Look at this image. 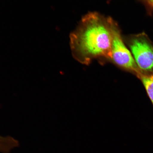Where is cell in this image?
Instances as JSON below:
<instances>
[{
  "label": "cell",
  "mask_w": 153,
  "mask_h": 153,
  "mask_svg": "<svg viewBox=\"0 0 153 153\" xmlns=\"http://www.w3.org/2000/svg\"><path fill=\"white\" fill-rule=\"evenodd\" d=\"M114 22L95 12L83 17L70 36L71 48L76 60L85 64L99 57L111 60Z\"/></svg>",
  "instance_id": "obj_1"
},
{
  "label": "cell",
  "mask_w": 153,
  "mask_h": 153,
  "mask_svg": "<svg viewBox=\"0 0 153 153\" xmlns=\"http://www.w3.org/2000/svg\"><path fill=\"white\" fill-rule=\"evenodd\" d=\"M126 43L142 74L153 75V44L145 33L126 38Z\"/></svg>",
  "instance_id": "obj_2"
},
{
  "label": "cell",
  "mask_w": 153,
  "mask_h": 153,
  "mask_svg": "<svg viewBox=\"0 0 153 153\" xmlns=\"http://www.w3.org/2000/svg\"><path fill=\"white\" fill-rule=\"evenodd\" d=\"M111 60L120 68L138 78L142 74L131 52L125 45L120 29L115 22L113 26Z\"/></svg>",
  "instance_id": "obj_3"
},
{
  "label": "cell",
  "mask_w": 153,
  "mask_h": 153,
  "mask_svg": "<svg viewBox=\"0 0 153 153\" xmlns=\"http://www.w3.org/2000/svg\"><path fill=\"white\" fill-rule=\"evenodd\" d=\"M19 145V141L13 137L0 136V152L9 153L13 149L17 148Z\"/></svg>",
  "instance_id": "obj_4"
},
{
  "label": "cell",
  "mask_w": 153,
  "mask_h": 153,
  "mask_svg": "<svg viewBox=\"0 0 153 153\" xmlns=\"http://www.w3.org/2000/svg\"><path fill=\"white\" fill-rule=\"evenodd\" d=\"M139 79L142 82L147 94L153 105V75L141 74Z\"/></svg>",
  "instance_id": "obj_5"
},
{
  "label": "cell",
  "mask_w": 153,
  "mask_h": 153,
  "mask_svg": "<svg viewBox=\"0 0 153 153\" xmlns=\"http://www.w3.org/2000/svg\"><path fill=\"white\" fill-rule=\"evenodd\" d=\"M146 7L149 12L153 11V0H140Z\"/></svg>",
  "instance_id": "obj_6"
}]
</instances>
